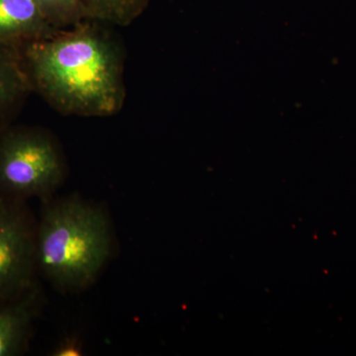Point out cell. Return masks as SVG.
Returning <instances> with one entry per match:
<instances>
[{
    "mask_svg": "<svg viewBox=\"0 0 356 356\" xmlns=\"http://www.w3.org/2000/svg\"><path fill=\"white\" fill-rule=\"evenodd\" d=\"M23 62L32 89L63 114L118 113L126 92L118 44L86 21L51 38L24 44Z\"/></svg>",
    "mask_w": 356,
    "mask_h": 356,
    "instance_id": "6da1fadb",
    "label": "cell"
},
{
    "mask_svg": "<svg viewBox=\"0 0 356 356\" xmlns=\"http://www.w3.org/2000/svg\"><path fill=\"white\" fill-rule=\"evenodd\" d=\"M108 221L102 210L67 198L44 207L36 228V266L56 286H88L111 252Z\"/></svg>",
    "mask_w": 356,
    "mask_h": 356,
    "instance_id": "7a4b0ae2",
    "label": "cell"
},
{
    "mask_svg": "<svg viewBox=\"0 0 356 356\" xmlns=\"http://www.w3.org/2000/svg\"><path fill=\"white\" fill-rule=\"evenodd\" d=\"M64 172L62 156L47 134L22 127L0 130V196L48 198Z\"/></svg>",
    "mask_w": 356,
    "mask_h": 356,
    "instance_id": "3957f363",
    "label": "cell"
},
{
    "mask_svg": "<svg viewBox=\"0 0 356 356\" xmlns=\"http://www.w3.org/2000/svg\"><path fill=\"white\" fill-rule=\"evenodd\" d=\"M36 228L22 201L0 196V301L31 289Z\"/></svg>",
    "mask_w": 356,
    "mask_h": 356,
    "instance_id": "277c9868",
    "label": "cell"
},
{
    "mask_svg": "<svg viewBox=\"0 0 356 356\" xmlns=\"http://www.w3.org/2000/svg\"><path fill=\"white\" fill-rule=\"evenodd\" d=\"M63 31L44 18L33 0H0V43H32Z\"/></svg>",
    "mask_w": 356,
    "mask_h": 356,
    "instance_id": "5b68a950",
    "label": "cell"
},
{
    "mask_svg": "<svg viewBox=\"0 0 356 356\" xmlns=\"http://www.w3.org/2000/svg\"><path fill=\"white\" fill-rule=\"evenodd\" d=\"M34 288L13 299L0 301V356H13L23 350L36 313Z\"/></svg>",
    "mask_w": 356,
    "mask_h": 356,
    "instance_id": "8992f818",
    "label": "cell"
},
{
    "mask_svg": "<svg viewBox=\"0 0 356 356\" xmlns=\"http://www.w3.org/2000/svg\"><path fill=\"white\" fill-rule=\"evenodd\" d=\"M31 89L21 47L0 43V130Z\"/></svg>",
    "mask_w": 356,
    "mask_h": 356,
    "instance_id": "52a82bcc",
    "label": "cell"
},
{
    "mask_svg": "<svg viewBox=\"0 0 356 356\" xmlns=\"http://www.w3.org/2000/svg\"><path fill=\"white\" fill-rule=\"evenodd\" d=\"M88 20L130 25L147 8L149 0H81Z\"/></svg>",
    "mask_w": 356,
    "mask_h": 356,
    "instance_id": "ba28073f",
    "label": "cell"
},
{
    "mask_svg": "<svg viewBox=\"0 0 356 356\" xmlns=\"http://www.w3.org/2000/svg\"><path fill=\"white\" fill-rule=\"evenodd\" d=\"M54 27L67 30L88 21L81 0H33Z\"/></svg>",
    "mask_w": 356,
    "mask_h": 356,
    "instance_id": "9c48e42d",
    "label": "cell"
},
{
    "mask_svg": "<svg viewBox=\"0 0 356 356\" xmlns=\"http://www.w3.org/2000/svg\"><path fill=\"white\" fill-rule=\"evenodd\" d=\"M79 355V348H77L76 344H72L70 343L62 344V346L58 348L57 353H56V355L58 356H72Z\"/></svg>",
    "mask_w": 356,
    "mask_h": 356,
    "instance_id": "30bf717a",
    "label": "cell"
}]
</instances>
